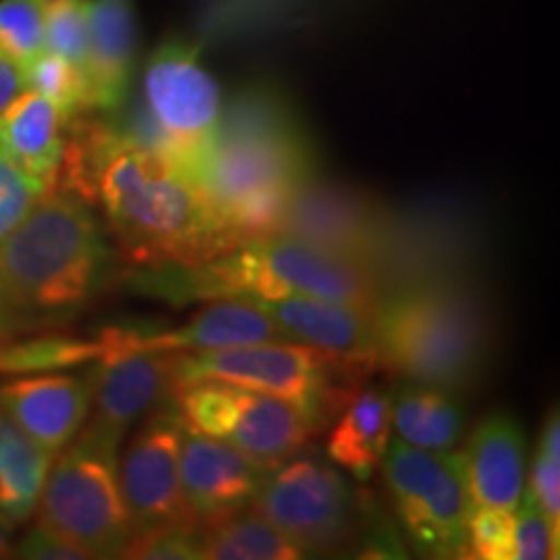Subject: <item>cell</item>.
I'll list each match as a JSON object with an SVG mask.
<instances>
[{"label": "cell", "instance_id": "6da1fadb", "mask_svg": "<svg viewBox=\"0 0 560 560\" xmlns=\"http://www.w3.org/2000/svg\"><path fill=\"white\" fill-rule=\"evenodd\" d=\"M55 187L94 208L132 268H195L236 247L192 182L96 115L70 122Z\"/></svg>", "mask_w": 560, "mask_h": 560}, {"label": "cell", "instance_id": "7a4b0ae2", "mask_svg": "<svg viewBox=\"0 0 560 560\" xmlns=\"http://www.w3.org/2000/svg\"><path fill=\"white\" fill-rule=\"evenodd\" d=\"M314 177L317 156L299 112L278 89L255 83L221 109L195 187L234 244H244L278 234Z\"/></svg>", "mask_w": 560, "mask_h": 560}, {"label": "cell", "instance_id": "3957f363", "mask_svg": "<svg viewBox=\"0 0 560 560\" xmlns=\"http://www.w3.org/2000/svg\"><path fill=\"white\" fill-rule=\"evenodd\" d=\"M117 257L94 208L52 187L0 240V301L26 332L62 325L109 289Z\"/></svg>", "mask_w": 560, "mask_h": 560}, {"label": "cell", "instance_id": "277c9868", "mask_svg": "<svg viewBox=\"0 0 560 560\" xmlns=\"http://www.w3.org/2000/svg\"><path fill=\"white\" fill-rule=\"evenodd\" d=\"M143 278L159 280V291L177 301L327 296L363 306L380 301V280L366 262L289 234L236 244L195 268L143 270Z\"/></svg>", "mask_w": 560, "mask_h": 560}, {"label": "cell", "instance_id": "5b68a950", "mask_svg": "<svg viewBox=\"0 0 560 560\" xmlns=\"http://www.w3.org/2000/svg\"><path fill=\"white\" fill-rule=\"evenodd\" d=\"M376 361L402 382L457 392L475 382L488 353V322L465 289L416 283L374 304Z\"/></svg>", "mask_w": 560, "mask_h": 560}, {"label": "cell", "instance_id": "8992f818", "mask_svg": "<svg viewBox=\"0 0 560 560\" xmlns=\"http://www.w3.org/2000/svg\"><path fill=\"white\" fill-rule=\"evenodd\" d=\"M221 109V86L202 62L198 42L172 34L151 52L140 102L117 125L195 185L213 149Z\"/></svg>", "mask_w": 560, "mask_h": 560}, {"label": "cell", "instance_id": "52a82bcc", "mask_svg": "<svg viewBox=\"0 0 560 560\" xmlns=\"http://www.w3.org/2000/svg\"><path fill=\"white\" fill-rule=\"evenodd\" d=\"M122 436L102 425H83L55 454L37 503V522L66 537L86 558H122L132 529L125 511L117 457Z\"/></svg>", "mask_w": 560, "mask_h": 560}, {"label": "cell", "instance_id": "ba28073f", "mask_svg": "<svg viewBox=\"0 0 560 560\" xmlns=\"http://www.w3.org/2000/svg\"><path fill=\"white\" fill-rule=\"evenodd\" d=\"M174 374L177 389L198 382H219L280 397L306 412L319 431L330 425L342 397L363 380L348 374L322 350L296 340L174 350Z\"/></svg>", "mask_w": 560, "mask_h": 560}, {"label": "cell", "instance_id": "9c48e42d", "mask_svg": "<svg viewBox=\"0 0 560 560\" xmlns=\"http://www.w3.org/2000/svg\"><path fill=\"white\" fill-rule=\"evenodd\" d=\"M382 475L412 550L425 558H465L472 501L459 452H429L389 439Z\"/></svg>", "mask_w": 560, "mask_h": 560}, {"label": "cell", "instance_id": "30bf717a", "mask_svg": "<svg viewBox=\"0 0 560 560\" xmlns=\"http://www.w3.org/2000/svg\"><path fill=\"white\" fill-rule=\"evenodd\" d=\"M172 402L190 429L234 446L262 470L306 450L319 433L317 423L291 402L234 384H187L174 392Z\"/></svg>", "mask_w": 560, "mask_h": 560}, {"label": "cell", "instance_id": "8fae6325", "mask_svg": "<svg viewBox=\"0 0 560 560\" xmlns=\"http://www.w3.org/2000/svg\"><path fill=\"white\" fill-rule=\"evenodd\" d=\"M306 450L265 472L252 509L304 556H319L342 548L359 532L361 506L340 467Z\"/></svg>", "mask_w": 560, "mask_h": 560}, {"label": "cell", "instance_id": "7c38bea8", "mask_svg": "<svg viewBox=\"0 0 560 560\" xmlns=\"http://www.w3.org/2000/svg\"><path fill=\"white\" fill-rule=\"evenodd\" d=\"M182 429L185 420L174 402L161 405L143 418L122 457H117V475L132 537L170 524L195 522L179 486Z\"/></svg>", "mask_w": 560, "mask_h": 560}, {"label": "cell", "instance_id": "4fadbf2b", "mask_svg": "<svg viewBox=\"0 0 560 560\" xmlns=\"http://www.w3.org/2000/svg\"><path fill=\"white\" fill-rule=\"evenodd\" d=\"M96 338L102 350L86 371L94 408L91 423L125 439L138 420L172 402L177 392L174 350L132 348L117 338L115 327H107Z\"/></svg>", "mask_w": 560, "mask_h": 560}, {"label": "cell", "instance_id": "5bb4252c", "mask_svg": "<svg viewBox=\"0 0 560 560\" xmlns=\"http://www.w3.org/2000/svg\"><path fill=\"white\" fill-rule=\"evenodd\" d=\"M296 342L312 346L353 376H369L376 361L374 306L327 296L255 301Z\"/></svg>", "mask_w": 560, "mask_h": 560}, {"label": "cell", "instance_id": "9a60e30c", "mask_svg": "<svg viewBox=\"0 0 560 560\" xmlns=\"http://www.w3.org/2000/svg\"><path fill=\"white\" fill-rule=\"evenodd\" d=\"M255 465L234 446L206 436L185 423L179 444V486L187 511L200 527L226 520L236 511L249 509L265 478Z\"/></svg>", "mask_w": 560, "mask_h": 560}, {"label": "cell", "instance_id": "2e32d148", "mask_svg": "<svg viewBox=\"0 0 560 560\" xmlns=\"http://www.w3.org/2000/svg\"><path fill=\"white\" fill-rule=\"evenodd\" d=\"M0 412L52 457L91 416L89 374H21L0 382Z\"/></svg>", "mask_w": 560, "mask_h": 560}, {"label": "cell", "instance_id": "e0dca14e", "mask_svg": "<svg viewBox=\"0 0 560 560\" xmlns=\"http://www.w3.org/2000/svg\"><path fill=\"white\" fill-rule=\"evenodd\" d=\"M459 454L472 506L516 511L527 490V436L520 420L506 412L482 418Z\"/></svg>", "mask_w": 560, "mask_h": 560}, {"label": "cell", "instance_id": "ac0fdd59", "mask_svg": "<svg viewBox=\"0 0 560 560\" xmlns=\"http://www.w3.org/2000/svg\"><path fill=\"white\" fill-rule=\"evenodd\" d=\"M138 55L136 0H89L86 83L94 115L112 117L130 96Z\"/></svg>", "mask_w": 560, "mask_h": 560}, {"label": "cell", "instance_id": "d6986e66", "mask_svg": "<svg viewBox=\"0 0 560 560\" xmlns=\"http://www.w3.org/2000/svg\"><path fill=\"white\" fill-rule=\"evenodd\" d=\"M117 338L143 350H213L293 340L262 306L249 299H215L177 330L115 327Z\"/></svg>", "mask_w": 560, "mask_h": 560}, {"label": "cell", "instance_id": "ffe728a7", "mask_svg": "<svg viewBox=\"0 0 560 560\" xmlns=\"http://www.w3.org/2000/svg\"><path fill=\"white\" fill-rule=\"evenodd\" d=\"M327 459L350 478L366 482L382 465L392 436V392L382 384L359 382L342 397L330 420Z\"/></svg>", "mask_w": 560, "mask_h": 560}, {"label": "cell", "instance_id": "44dd1931", "mask_svg": "<svg viewBox=\"0 0 560 560\" xmlns=\"http://www.w3.org/2000/svg\"><path fill=\"white\" fill-rule=\"evenodd\" d=\"M68 128L50 100L26 89L0 112V153L52 190L66 159Z\"/></svg>", "mask_w": 560, "mask_h": 560}, {"label": "cell", "instance_id": "7402d4cb", "mask_svg": "<svg viewBox=\"0 0 560 560\" xmlns=\"http://www.w3.org/2000/svg\"><path fill=\"white\" fill-rule=\"evenodd\" d=\"M392 431L418 450L454 452L465 439V408L457 392L400 380L392 389Z\"/></svg>", "mask_w": 560, "mask_h": 560}, {"label": "cell", "instance_id": "603a6c76", "mask_svg": "<svg viewBox=\"0 0 560 560\" xmlns=\"http://www.w3.org/2000/svg\"><path fill=\"white\" fill-rule=\"evenodd\" d=\"M52 459L0 412V514L13 524L32 520Z\"/></svg>", "mask_w": 560, "mask_h": 560}, {"label": "cell", "instance_id": "cb8c5ba5", "mask_svg": "<svg viewBox=\"0 0 560 560\" xmlns=\"http://www.w3.org/2000/svg\"><path fill=\"white\" fill-rule=\"evenodd\" d=\"M202 550L210 560H296L306 558L296 542L255 509L202 527Z\"/></svg>", "mask_w": 560, "mask_h": 560}, {"label": "cell", "instance_id": "d4e9b609", "mask_svg": "<svg viewBox=\"0 0 560 560\" xmlns=\"http://www.w3.org/2000/svg\"><path fill=\"white\" fill-rule=\"evenodd\" d=\"M100 338L81 340L58 332H45L30 340L13 338L0 346V374L21 376L42 374V371L52 369L86 366L100 355Z\"/></svg>", "mask_w": 560, "mask_h": 560}, {"label": "cell", "instance_id": "484cf974", "mask_svg": "<svg viewBox=\"0 0 560 560\" xmlns=\"http://www.w3.org/2000/svg\"><path fill=\"white\" fill-rule=\"evenodd\" d=\"M24 81L26 89L37 91L45 100H50L68 122L94 115L91 112L86 75L79 68L70 66V62L58 58V55L45 50L39 58H34L30 66H24Z\"/></svg>", "mask_w": 560, "mask_h": 560}, {"label": "cell", "instance_id": "4316f807", "mask_svg": "<svg viewBox=\"0 0 560 560\" xmlns=\"http://www.w3.org/2000/svg\"><path fill=\"white\" fill-rule=\"evenodd\" d=\"M50 0H0V50L21 68L45 52V24Z\"/></svg>", "mask_w": 560, "mask_h": 560}, {"label": "cell", "instance_id": "83f0119b", "mask_svg": "<svg viewBox=\"0 0 560 560\" xmlns=\"http://www.w3.org/2000/svg\"><path fill=\"white\" fill-rule=\"evenodd\" d=\"M45 50L58 55L86 75L89 0H50L47 3Z\"/></svg>", "mask_w": 560, "mask_h": 560}, {"label": "cell", "instance_id": "f1b7e54d", "mask_svg": "<svg viewBox=\"0 0 560 560\" xmlns=\"http://www.w3.org/2000/svg\"><path fill=\"white\" fill-rule=\"evenodd\" d=\"M529 493L540 503L552 527L560 529V425L558 410L545 420L535 459H532Z\"/></svg>", "mask_w": 560, "mask_h": 560}, {"label": "cell", "instance_id": "f546056e", "mask_svg": "<svg viewBox=\"0 0 560 560\" xmlns=\"http://www.w3.org/2000/svg\"><path fill=\"white\" fill-rule=\"evenodd\" d=\"M465 558L514 560V511L472 506L467 516Z\"/></svg>", "mask_w": 560, "mask_h": 560}, {"label": "cell", "instance_id": "4dcf8cb0", "mask_svg": "<svg viewBox=\"0 0 560 560\" xmlns=\"http://www.w3.org/2000/svg\"><path fill=\"white\" fill-rule=\"evenodd\" d=\"M122 558L136 560H206L202 550V527L195 522L170 524L143 535L130 537Z\"/></svg>", "mask_w": 560, "mask_h": 560}, {"label": "cell", "instance_id": "1f68e13d", "mask_svg": "<svg viewBox=\"0 0 560 560\" xmlns=\"http://www.w3.org/2000/svg\"><path fill=\"white\" fill-rule=\"evenodd\" d=\"M560 529L552 527L540 503L524 490L514 511V560H548L558 558Z\"/></svg>", "mask_w": 560, "mask_h": 560}, {"label": "cell", "instance_id": "d6a6232c", "mask_svg": "<svg viewBox=\"0 0 560 560\" xmlns=\"http://www.w3.org/2000/svg\"><path fill=\"white\" fill-rule=\"evenodd\" d=\"M50 187L30 177L11 159L0 153V240L9 236L26 219V213L37 206V200Z\"/></svg>", "mask_w": 560, "mask_h": 560}, {"label": "cell", "instance_id": "836d02e7", "mask_svg": "<svg viewBox=\"0 0 560 560\" xmlns=\"http://www.w3.org/2000/svg\"><path fill=\"white\" fill-rule=\"evenodd\" d=\"M11 558H26V560H89L86 552L75 548L66 537L52 532L45 524H34V527L21 535L16 542L11 545Z\"/></svg>", "mask_w": 560, "mask_h": 560}, {"label": "cell", "instance_id": "e575fe53", "mask_svg": "<svg viewBox=\"0 0 560 560\" xmlns=\"http://www.w3.org/2000/svg\"><path fill=\"white\" fill-rule=\"evenodd\" d=\"M26 91L24 68L11 58L9 52L0 50V112Z\"/></svg>", "mask_w": 560, "mask_h": 560}, {"label": "cell", "instance_id": "d590c367", "mask_svg": "<svg viewBox=\"0 0 560 560\" xmlns=\"http://www.w3.org/2000/svg\"><path fill=\"white\" fill-rule=\"evenodd\" d=\"M24 332L26 330L21 327V322L13 317V314L3 306V301H0V346L13 338H19V335H24Z\"/></svg>", "mask_w": 560, "mask_h": 560}, {"label": "cell", "instance_id": "8d00e7d4", "mask_svg": "<svg viewBox=\"0 0 560 560\" xmlns=\"http://www.w3.org/2000/svg\"><path fill=\"white\" fill-rule=\"evenodd\" d=\"M19 524H13L9 516L0 514V558H11V545L13 535H16Z\"/></svg>", "mask_w": 560, "mask_h": 560}]
</instances>
